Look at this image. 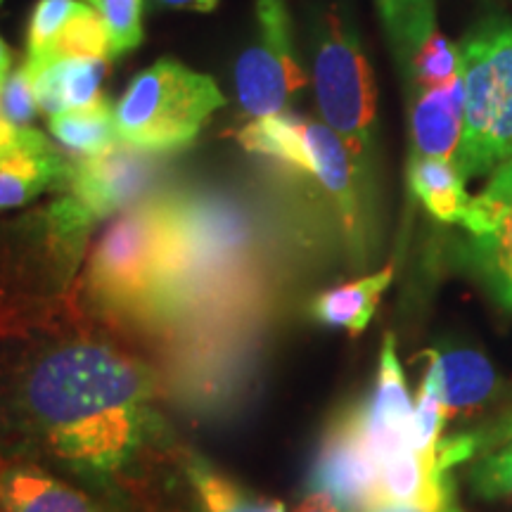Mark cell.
I'll return each instance as SVG.
<instances>
[{
	"instance_id": "6da1fadb",
	"label": "cell",
	"mask_w": 512,
	"mask_h": 512,
	"mask_svg": "<svg viewBox=\"0 0 512 512\" xmlns=\"http://www.w3.org/2000/svg\"><path fill=\"white\" fill-rule=\"evenodd\" d=\"M155 401L150 370L110 342L34 344L0 361V453L107 482L150 444Z\"/></svg>"
},
{
	"instance_id": "7a4b0ae2",
	"label": "cell",
	"mask_w": 512,
	"mask_h": 512,
	"mask_svg": "<svg viewBox=\"0 0 512 512\" xmlns=\"http://www.w3.org/2000/svg\"><path fill=\"white\" fill-rule=\"evenodd\" d=\"M254 228L219 195H174L164 283L152 320H183L238 294L252 264Z\"/></svg>"
},
{
	"instance_id": "3957f363",
	"label": "cell",
	"mask_w": 512,
	"mask_h": 512,
	"mask_svg": "<svg viewBox=\"0 0 512 512\" xmlns=\"http://www.w3.org/2000/svg\"><path fill=\"white\" fill-rule=\"evenodd\" d=\"M174 195H150L119 214L88 259V292L105 309L152 320L164 283Z\"/></svg>"
},
{
	"instance_id": "277c9868",
	"label": "cell",
	"mask_w": 512,
	"mask_h": 512,
	"mask_svg": "<svg viewBox=\"0 0 512 512\" xmlns=\"http://www.w3.org/2000/svg\"><path fill=\"white\" fill-rule=\"evenodd\" d=\"M162 169V159L155 152L126 143L95 157H72L62 195L46 211L50 245L62 264L69 268L76 264L88 233L100 221L147 200Z\"/></svg>"
},
{
	"instance_id": "5b68a950",
	"label": "cell",
	"mask_w": 512,
	"mask_h": 512,
	"mask_svg": "<svg viewBox=\"0 0 512 512\" xmlns=\"http://www.w3.org/2000/svg\"><path fill=\"white\" fill-rule=\"evenodd\" d=\"M465 124L453 164L475 178L512 159V22L484 19L460 43Z\"/></svg>"
},
{
	"instance_id": "8992f818",
	"label": "cell",
	"mask_w": 512,
	"mask_h": 512,
	"mask_svg": "<svg viewBox=\"0 0 512 512\" xmlns=\"http://www.w3.org/2000/svg\"><path fill=\"white\" fill-rule=\"evenodd\" d=\"M223 105L214 79L176 60H159L128 83L114 124L121 143L164 155L188 147Z\"/></svg>"
},
{
	"instance_id": "52a82bcc",
	"label": "cell",
	"mask_w": 512,
	"mask_h": 512,
	"mask_svg": "<svg viewBox=\"0 0 512 512\" xmlns=\"http://www.w3.org/2000/svg\"><path fill=\"white\" fill-rule=\"evenodd\" d=\"M313 76L323 124L344 140L351 155L366 164L373 152L377 119L375 76L356 31L337 8L325 12L318 24Z\"/></svg>"
},
{
	"instance_id": "ba28073f",
	"label": "cell",
	"mask_w": 512,
	"mask_h": 512,
	"mask_svg": "<svg viewBox=\"0 0 512 512\" xmlns=\"http://www.w3.org/2000/svg\"><path fill=\"white\" fill-rule=\"evenodd\" d=\"M259 34L235 67V88L247 117H271L290 110L294 93L306 86L292 48L285 0H256Z\"/></svg>"
},
{
	"instance_id": "9c48e42d",
	"label": "cell",
	"mask_w": 512,
	"mask_h": 512,
	"mask_svg": "<svg viewBox=\"0 0 512 512\" xmlns=\"http://www.w3.org/2000/svg\"><path fill=\"white\" fill-rule=\"evenodd\" d=\"M380 465L351 408L332 422L320 441L309 477L311 491L330 496L342 512H361L377 501Z\"/></svg>"
},
{
	"instance_id": "30bf717a",
	"label": "cell",
	"mask_w": 512,
	"mask_h": 512,
	"mask_svg": "<svg viewBox=\"0 0 512 512\" xmlns=\"http://www.w3.org/2000/svg\"><path fill=\"white\" fill-rule=\"evenodd\" d=\"M363 434L373 446L377 458L384 460L408 446L413 425V403L406 387V375L396 356L394 335H384L380 368L368 401L354 408Z\"/></svg>"
},
{
	"instance_id": "8fae6325",
	"label": "cell",
	"mask_w": 512,
	"mask_h": 512,
	"mask_svg": "<svg viewBox=\"0 0 512 512\" xmlns=\"http://www.w3.org/2000/svg\"><path fill=\"white\" fill-rule=\"evenodd\" d=\"M38 110L46 117L86 110L105 100L102 81L110 69V57H72L46 53L24 60Z\"/></svg>"
},
{
	"instance_id": "7c38bea8",
	"label": "cell",
	"mask_w": 512,
	"mask_h": 512,
	"mask_svg": "<svg viewBox=\"0 0 512 512\" xmlns=\"http://www.w3.org/2000/svg\"><path fill=\"white\" fill-rule=\"evenodd\" d=\"M306 140L313 162V178L323 185L349 240L361 245L366 233V209H363V164L349 152L344 140L325 124L306 121Z\"/></svg>"
},
{
	"instance_id": "4fadbf2b",
	"label": "cell",
	"mask_w": 512,
	"mask_h": 512,
	"mask_svg": "<svg viewBox=\"0 0 512 512\" xmlns=\"http://www.w3.org/2000/svg\"><path fill=\"white\" fill-rule=\"evenodd\" d=\"M465 124L463 67L446 83L415 91L411 100L413 157H456Z\"/></svg>"
},
{
	"instance_id": "5bb4252c",
	"label": "cell",
	"mask_w": 512,
	"mask_h": 512,
	"mask_svg": "<svg viewBox=\"0 0 512 512\" xmlns=\"http://www.w3.org/2000/svg\"><path fill=\"white\" fill-rule=\"evenodd\" d=\"M0 512H107L102 505L43 465L10 460L0 465Z\"/></svg>"
},
{
	"instance_id": "9a60e30c",
	"label": "cell",
	"mask_w": 512,
	"mask_h": 512,
	"mask_svg": "<svg viewBox=\"0 0 512 512\" xmlns=\"http://www.w3.org/2000/svg\"><path fill=\"white\" fill-rule=\"evenodd\" d=\"M427 366L439 382L446 418L470 413L489 399L496 387V373L489 358L475 349L427 351Z\"/></svg>"
},
{
	"instance_id": "2e32d148",
	"label": "cell",
	"mask_w": 512,
	"mask_h": 512,
	"mask_svg": "<svg viewBox=\"0 0 512 512\" xmlns=\"http://www.w3.org/2000/svg\"><path fill=\"white\" fill-rule=\"evenodd\" d=\"M69 166L72 157H64L55 147L0 157V211L27 207L48 190L62 192Z\"/></svg>"
},
{
	"instance_id": "e0dca14e",
	"label": "cell",
	"mask_w": 512,
	"mask_h": 512,
	"mask_svg": "<svg viewBox=\"0 0 512 512\" xmlns=\"http://www.w3.org/2000/svg\"><path fill=\"white\" fill-rule=\"evenodd\" d=\"M479 195L501 204V216L489 233L470 238V264L494 302L512 311V192L489 195L482 190Z\"/></svg>"
},
{
	"instance_id": "ac0fdd59",
	"label": "cell",
	"mask_w": 512,
	"mask_h": 512,
	"mask_svg": "<svg viewBox=\"0 0 512 512\" xmlns=\"http://www.w3.org/2000/svg\"><path fill=\"white\" fill-rule=\"evenodd\" d=\"M181 465L200 512H287L285 503L245 489L200 453L185 451Z\"/></svg>"
},
{
	"instance_id": "d6986e66",
	"label": "cell",
	"mask_w": 512,
	"mask_h": 512,
	"mask_svg": "<svg viewBox=\"0 0 512 512\" xmlns=\"http://www.w3.org/2000/svg\"><path fill=\"white\" fill-rule=\"evenodd\" d=\"M392 280L394 266H387L380 273L366 275V278H358L354 283L323 292L311 306L313 318L318 323L328 325V328L347 330L349 335H361L373 320L382 294L392 285Z\"/></svg>"
},
{
	"instance_id": "ffe728a7",
	"label": "cell",
	"mask_w": 512,
	"mask_h": 512,
	"mask_svg": "<svg viewBox=\"0 0 512 512\" xmlns=\"http://www.w3.org/2000/svg\"><path fill=\"white\" fill-rule=\"evenodd\" d=\"M408 183L434 219L463 226L472 197L465 192V178L451 159L411 157Z\"/></svg>"
},
{
	"instance_id": "44dd1931",
	"label": "cell",
	"mask_w": 512,
	"mask_h": 512,
	"mask_svg": "<svg viewBox=\"0 0 512 512\" xmlns=\"http://www.w3.org/2000/svg\"><path fill=\"white\" fill-rule=\"evenodd\" d=\"M238 140L247 152L271 157L273 162L299 171V174H313L306 121L290 112L252 119L238 131Z\"/></svg>"
},
{
	"instance_id": "7402d4cb",
	"label": "cell",
	"mask_w": 512,
	"mask_h": 512,
	"mask_svg": "<svg viewBox=\"0 0 512 512\" xmlns=\"http://www.w3.org/2000/svg\"><path fill=\"white\" fill-rule=\"evenodd\" d=\"M48 128L50 136L72 157H95L121 143L117 124H114V107L107 98L86 110L50 117Z\"/></svg>"
},
{
	"instance_id": "603a6c76",
	"label": "cell",
	"mask_w": 512,
	"mask_h": 512,
	"mask_svg": "<svg viewBox=\"0 0 512 512\" xmlns=\"http://www.w3.org/2000/svg\"><path fill=\"white\" fill-rule=\"evenodd\" d=\"M377 8L403 76L427 38L437 34L434 0H377Z\"/></svg>"
},
{
	"instance_id": "cb8c5ba5",
	"label": "cell",
	"mask_w": 512,
	"mask_h": 512,
	"mask_svg": "<svg viewBox=\"0 0 512 512\" xmlns=\"http://www.w3.org/2000/svg\"><path fill=\"white\" fill-rule=\"evenodd\" d=\"M444 403H441L439 382L434 370L427 366L425 377L418 389V401L413 408V425H411V439H408V448L418 453L422 458H437V446L441 441V432H444L446 422Z\"/></svg>"
},
{
	"instance_id": "d4e9b609",
	"label": "cell",
	"mask_w": 512,
	"mask_h": 512,
	"mask_svg": "<svg viewBox=\"0 0 512 512\" xmlns=\"http://www.w3.org/2000/svg\"><path fill=\"white\" fill-rule=\"evenodd\" d=\"M460 72V48L453 46L439 31L427 38V43L413 57L403 79L411 83V93L434 88L453 79Z\"/></svg>"
},
{
	"instance_id": "484cf974",
	"label": "cell",
	"mask_w": 512,
	"mask_h": 512,
	"mask_svg": "<svg viewBox=\"0 0 512 512\" xmlns=\"http://www.w3.org/2000/svg\"><path fill=\"white\" fill-rule=\"evenodd\" d=\"M98 12L110 34V53L121 57L143 43V0H81Z\"/></svg>"
},
{
	"instance_id": "4316f807",
	"label": "cell",
	"mask_w": 512,
	"mask_h": 512,
	"mask_svg": "<svg viewBox=\"0 0 512 512\" xmlns=\"http://www.w3.org/2000/svg\"><path fill=\"white\" fill-rule=\"evenodd\" d=\"M48 53L72 57H112L110 34H107L105 22H102L98 12L83 3V8L69 19V24Z\"/></svg>"
},
{
	"instance_id": "83f0119b",
	"label": "cell",
	"mask_w": 512,
	"mask_h": 512,
	"mask_svg": "<svg viewBox=\"0 0 512 512\" xmlns=\"http://www.w3.org/2000/svg\"><path fill=\"white\" fill-rule=\"evenodd\" d=\"M81 8V0H38L29 22L27 57L46 55Z\"/></svg>"
},
{
	"instance_id": "f1b7e54d",
	"label": "cell",
	"mask_w": 512,
	"mask_h": 512,
	"mask_svg": "<svg viewBox=\"0 0 512 512\" xmlns=\"http://www.w3.org/2000/svg\"><path fill=\"white\" fill-rule=\"evenodd\" d=\"M38 112L41 110H38L34 86H31L24 64H19L5 76L3 86H0V117L19 128H34L31 124H34Z\"/></svg>"
},
{
	"instance_id": "f546056e",
	"label": "cell",
	"mask_w": 512,
	"mask_h": 512,
	"mask_svg": "<svg viewBox=\"0 0 512 512\" xmlns=\"http://www.w3.org/2000/svg\"><path fill=\"white\" fill-rule=\"evenodd\" d=\"M472 486L484 498H512V441L479 456L470 472Z\"/></svg>"
},
{
	"instance_id": "4dcf8cb0",
	"label": "cell",
	"mask_w": 512,
	"mask_h": 512,
	"mask_svg": "<svg viewBox=\"0 0 512 512\" xmlns=\"http://www.w3.org/2000/svg\"><path fill=\"white\" fill-rule=\"evenodd\" d=\"M50 140L36 128H19L0 117V157H8L12 152L22 150H48Z\"/></svg>"
},
{
	"instance_id": "1f68e13d",
	"label": "cell",
	"mask_w": 512,
	"mask_h": 512,
	"mask_svg": "<svg viewBox=\"0 0 512 512\" xmlns=\"http://www.w3.org/2000/svg\"><path fill=\"white\" fill-rule=\"evenodd\" d=\"M472 434H475V441H477V458L496 451L498 446L512 441V413L503 415V418L496 420L494 425L484 427V430L472 432Z\"/></svg>"
},
{
	"instance_id": "d6a6232c",
	"label": "cell",
	"mask_w": 512,
	"mask_h": 512,
	"mask_svg": "<svg viewBox=\"0 0 512 512\" xmlns=\"http://www.w3.org/2000/svg\"><path fill=\"white\" fill-rule=\"evenodd\" d=\"M484 192L489 195H503V192H512V159L498 166V169L491 174V181L486 185Z\"/></svg>"
},
{
	"instance_id": "836d02e7",
	"label": "cell",
	"mask_w": 512,
	"mask_h": 512,
	"mask_svg": "<svg viewBox=\"0 0 512 512\" xmlns=\"http://www.w3.org/2000/svg\"><path fill=\"white\" fill-rule=\"evenodd\" d=\"M294 512H342V510H339V505L332 501L330 496L311 491V494L297 505V510Z\"/></svg>"
},
{
	"instance_id": "e575fe53",
	"label": "cell",
	"mask_w": 512,
	"mask_h": 512,
	"mask_svg": "<svg viewBox=\"0 0 512 512\" xmlns=\"http://www.w3.org/2000/svg\"><path fill=\"white\" fill-rule=\"evenodd\" d=\"M361 512H437L430 508H422V505L415 503H394V501H375L370 503L368 508H363Z\"/></svg>"
},
{
	"instance_id": "d590c367",
	"label": "cell",
	"mask_w": 512,
	"mask_h": 512,
	"mask_svg": "<svg viewBox=\"0 0 512 512\" xmlns=\"http://www.w3.org/2000/svg\"><path fill=\"white\" fill-rule=\"evenodd\" d=\"M162 5L169 8H183V10H197V12H209L219 5V0H159Z\"/></svg>"
},
{
	"instance_id": "8d00e7d4",
	"label": "cell",
	"mask_w": 512,
	"mask_h": 512,
	"mask_svg": "<svg viewBox=\"0 0 512 512\" xmlns=\"http://www.w3.org/2000/svg\"><path fill=\"white\" fill-rule=\"evenodd\" d=\"M12 72V50L5 46V41L0 38V81H5V76Z\"/></svg>"
},
{
	"instance_id": "74e56055",
	"label": "cell",
	"mask_w": 512,
	"mask_h": 512,
	"mask_svg": "<svg viewBox=\"0 0 512 512\" xmlns=\"http://www.w3.org/2000/svg\"><path fill=\"white\" fill-rule=\"evenodd\" d=\"M0 465H3V458H0Z\"/></svg>"
},
{
	"instance_id": "f35d334b",
	"label": "cell",
	"mask_w": 512,
	"mask_h": 512,
	"mask_svg": "<svg viewBox=\"0 0 512 512\" xmlns=\"http://www.w3.org/2000/svg\"><path fill=\"white\" fill-rule=\"evenodd\" d=\"M0 86H3V81H0Z\"/></svg>"
},
{
	"instance_id": "ab89813d",
	"label": "cell",
	"mask_w": 512,
	"mask_h": 512,
	"mask_svg": "<svg viewBox=\"0 0 512 512\" xmlns=\"http://www.w3.org/2000/svg\"><path fill=\"white\" fill-rule=\"evenodd\" d=\"M0 3H3V0H0Z\"/></svg>"
}]
</instances>
